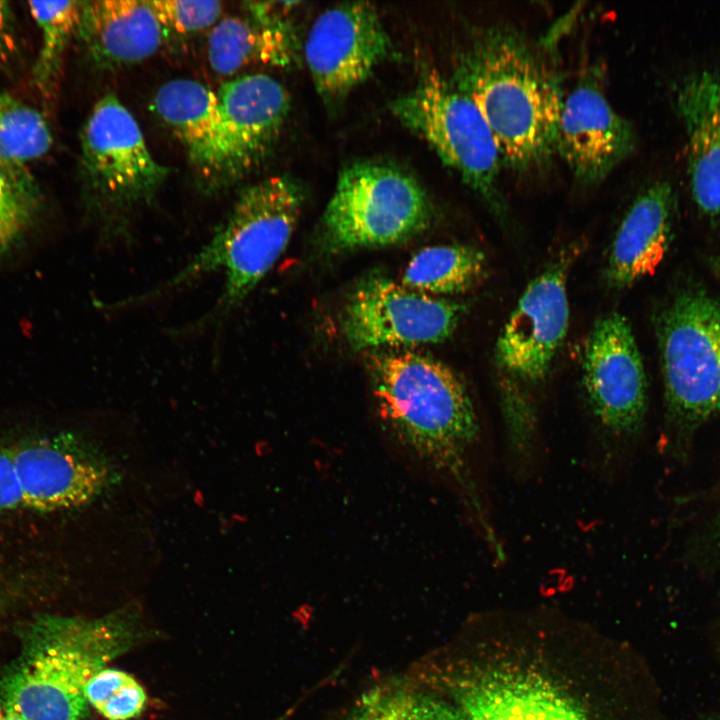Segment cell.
Masks as SVG:
<instances>
[{"label":"cell","mask_w":720,"mask_h":720,"mask_svg":"<svg viewBox=\"0 0 720 720\" xmlns=\"http://www.w3.org/2000/svg\"><path fill=\"white\" fill-rule=\"evenodd\" d=\"M367 362L384 430L456 486L488 550H499L503 542L487 494L485 440L463 381L440 360L412 349L371 351Z\"/></svg>","instance_id":"1"},{"label":"cell","mask_w":720,"mask_h":720,"mask_svg":"<svg viewBox=\"0 0 720 720\" xmlns=\"http://www.w3.org/2000/svg\"><path fill=\"white\" fill-rule=\"evenodd\" d=\"M453 81L486 120L503 166L525 172L551 159L564 96L555 72L519 31L478 30Z\"/></svg>","instance_id":"2"},{"label":"cell","mask_w":720,"mask_h":720,"mask_svg":"<svg viewBox=\"0 0 720 720\" xmlns=\"http://www.w3.org/2000/svg\"><path fill=\"white\" fill-rule=\"evenodd\" d=\"M0 680V703L24 720H84L85 687L135 640L127 616L46 617Z\"/></svg>","instance_id":"3"},{"label":"cell","mask_w":720,"mask_h":720,"mask_svg":"<svg viewBox=\"0 0 720 720\" xmlns=\"http://www.w3.org/2000/svg\"><path fill=\"white\" fill-rule=\"evenodd\" d=\"M303 191L286 175L244 188L211 239L175 275L139 296L151 300L213 272H224L222 293L198 328L225 320L285 251L299 220ZM137 299V300H138Z\"/></svg>","instance_id":"4"},{"label":"cell","mask_w":720,"mask_h":720,"mask_svg":"<svg viewBox=\"0 0 720 720\" xmlns=\"http://www.w3.org/2000/svg\"><path fill=\"white\" fill-rule=\"evenodd\" d=\"M87 206L104 240L126 235L130 215L154 198L169 174L148 148L132 113L113 93L93 106L81 131Z\"/></svg>","instance_id":"5"},{"label":"cell","mask_w":720,"mask_h":720,"mask_svg":"<svg viewBox=\"0 0 720 720\" xmlns=\"http://www.w3.org/2000/svg\"><path fill=\"white\" fill-rule=\"evenodd\" d=\"M582 384L592 420L589 445L597 468L614 474L647 413L643 361L628 320L618 312L593 325L584 348Z\"/></svg>","instance_id":"6"},{"label":"cell","mask_w":720,"mask_h":720,"mask_svg":"<svg viewBox=\"0 0 720 720\" xmlns=\"http://www.w3.org/2000/svg\"><path fill=\"white\" fill-rule=\"evenodd\" d=\"M399 122L425 141L499 218L506 205L499 188L501 155L474 101L434 70L391 103Z\"/></svg>","instance_id":"7"},{"label":"cell","mask_w":720,"mask_h":720,"mask_svg":"<svg viewBox=\"0 0 720 720\" xmlns=\"http://www.w3.org/2000/svg\"><path fill=\"white\" fill-rule=\"evenodd\" d=\"M432 217L418 181L391 165L361 161L344 168L321 220L332 253L387 247L424 231Z\"/></svg>","instance_id":"8"},{"label":"cell","mask_w":720,"mask_h":720,"mask_svg":"<svg viewBox=\"0 0 720 720\" xmlns=\"http://www.w3.org/2000/svg\"><path fill=\"white\" fill-rule=\"evenodd\" d=\"M656 328L670 418L695 426L720 415V302L682 291L660 311Z\"/></svg>","instance_id":"9"},{"label":"cell","mask_w":720,"mask_h":720,"mask_svg":"<svg viewBox=\"0 0 720 720\" xmlns=\"http://www.w3.org/2000/svg\"><path fill=\"white\" fill-rule=\"evenodd\" d=\"M114 481L103 453L72 435L0 446V513L74 509Z\"/></svg>","instance_id":"10"},{"label":"cell","mask_w":720,"mask_h":720,"mask_svg":"<svg viewBox=\"0 0 720 720\" xmlns=\"http://www.w3.org/2000/svg\"><path fill=\"white\" fill-rule=\"evenodd\" d=\"M464 312L461 303L374 276L361 281L347 298L340 328L354 351L411 349L448 339Z\"/></svg>","instance_id":"11"},{"label":"cell","mask_w":720,"mask_h":720,"mask_svg":"<svg viewBox=\"0 0 720 720\" xmlns=\"http://www.w3.org/2000/svg\"><path fill=\"white\" fill-rule=\"evenodd\" d=\"M391 49L376 8L369 2H347L318 15L306 37L304 57L318 94L336 101L366 81Z\"/></svg>","instance_id":"12"},{"label":"cell","mask_w":720,"mask_h":720,"mask_svg":"<svg viewBox=\"0 0 720 720\" xmlns=\"http://www.w3.org/2000/svg\"><path fill=\"white\" fill-rule=\"evenodd\" d=\"M573 256L562 254L527 285L496 341V362L517 385L543 380L565 339Z\"/></svg>","instance_id":"13"},{"label":"cell","mask_w":720,"mask_h":720,"mask_svg":"<svg viewBox=\"0 0 720 720\" xmlns=\"http://www.w3.org/2000/svg\"><path fill=\"white\" fill-rule=\"evenodd\" d=\"M635 144L631 123L615 112L594 84L583 82L564 97L556 152L578 183L599 184L632 153Z\"/></svg>","instance_id":"14"},{"label":"cell","mask_w":720,"mask_h":720,"mask_svg":"<svg viewBox=\"0 0 720 720\" xmlns=\"http://www.w3.org/2000/svg\"><path fill=\"white\" fill-rule=\"evenodd\" d=\"M216 94L234 179L258 166L271 151L288 115L290 96L277 79L262 73L230 79Z\"/></svg>","instance_id":"15"},{"label":"cell","mask_w":720,"mask_h":720,"mask_svg":"<svg viewBox=\"0 0 720 720\" xmlns=\"http://www.w3.org/2000/svg\"><path fill=\"white\" fill-rule=\"evenodd\" d=\"M464 720H588L565 692L527 673L493 671L451 685Z\"/></svg>","instance_id":"16"},{"label":"cell","mask_w":720,"mask_h":720,"mask_svg":"<svg viewBox=\"0 0 720 720\" xmlns=\"http://www.w3.org/2000/svg\"><path fill=\"white\" fill-rule=\"evenodd\" d=\"M153 107L182 143L190 162L204 180L217 183L233 179L216 92L194 79H173L156 91Z\"/></svg>","instance_id":"17"},{"label":"cell","mask_w":720,"mask_h":720,"mask_svg":"<svg viewBox=\"0 0 720 720\" xmlns=\"http://www.w3.org/2000/svg\"><path fill=\"white\" fill-rule=\"evenodd\" d=\"M674 192L666 181L646 187L633 200L612 240L605 280L623 290L653 275L672 239Z\"/></svg>","instance_id":"18"},{"label":"cell","mask_w":720,"mask_h":720,"mask_svg":"<svg viewBox=\"0 0 720 720\" xmlns=\"http://www.w3.org/2000/svg\"><path fill=\"white\" fill-rule=\"evenodd\" d=\"M92 61L103 69H119L154 55L167 38L150 1L81 2L76 31Z\"/></svg>","instance_id":"19"},{"label":"cell","mask_w":720,"mask_h":720,"mask_svg":"<svg viewBox=\"0 0 720 720\" xmlns=\"http://www.w3.org/2000/svg\"><path fill=\"white\" fill-rule=\"evenodd\" d=\"M687 139L690 190L698 209L720 217V72L688 75L676 95Z\"/></svg>","instance_id":"20"},{"label":"cell","mask_w":720,"mask_h":720,"mask_svg":"<svg viewBox=\"0 0 720 720\" xmlns=\"http://www.w3.org/2000/svg\"><path fill=\"white\" fill-rule=\"evenodd\" d=\"M286 18L226 17L210 30L207 56L211 68L229 76L252 62L287 64L292 39Z\"/></svg>","instance_id":"21"},{"label":"cell","mask_w":720,"mask_h":720,"mask_svg":"<svg viewBox=\"0 0 720 720\" xmlns=\"http://www.w3.org/2000/svg\"><path fill=\"white\" fill-rule=\"evenodd\" d=\"M486 257L482 250L466 244L428 246L408 262L401 283L418 292L440 297L471 289L482 278Z\"/></svg>","instance_id":"22"},{"label":"cell","mask_w":720,"mask_h":720,"mask_svg":"<svg viewBox=\"0 0 720 720\" xmlns=\"http://www.w3.org/2000/svg\"><path fill=\"white\" fill-rule=\"evenodd\" d=\"M347 720H464L459 708L407 684L375 687L361 696Z\"/></svg>","instance_id":"23"},{"label":"cell","mask_w":720,"mask_h":720,"mask_svg":"<svg viewBox=\"0 0 720 720\" xmlns=\"http://www.w3.org/2000/svg\"><path fill=\"white\" fill-rule=\"evenodd\" d=\"M28 7L41 33V47L32 69V80L41 94L52 96L67 44L77 31L81 2L30 1Z\"/></svg>","instance_id":"24"},{"label":"cell","mask_w":720,"mask_h":720,"mask_svg":"<svg viewBox=\"0 0 720 720\" xmlns=\"http://www.w3.org/2000/svg\"><path fill=\"white\" fill-rule=\"evenodd\" d=\"M52 143L44 116L0 87V161L28 170L27 165L45 156Z\"/></svg>","instance_id":"25"},{"label":"cell","mask_w":720,"mask_h":720,"mask_svg":"<svg viewBox=\"0 0 720 720\" xmlns=\"http://www.w3.org/2000/svg\"><path fill=\"white\" fill-rule=\"evenodd\" d=\"M39 209V193L29 171L0 161V259L24 240Z\"/></svg>","instance_id":"26"},{"label":"cell","mask_w":720,"mask_h":720,"mask_svg":"<svg viewBox=\"0 0 720 720\" xmlns=\"http://www.w3.org/2000/svg\"><path fill=\"white\" fill-rule=\"evenodd\" d=\"M89 706L109 720H129L145 707L143 687L130 674L113 668L97 672L85 687Z\"/></svg>","instance_id":"27"},{"label":"cell","mask_w":720,"mask_h":720,"mask_svg":"<svg viewBox=\"0 0 720 720\" xmlns=\"http://www.w3.org/2000/svg\"><path fill=\"white\" fill-rule=\"evenodd\" d=\"M156 15L167 32L192 35L220 20L222 4L208 0H151Z\"/></svg>","instance_id":"28"},{"label":"cell","mask_w":720,"mask_h":720,"mask_svg":"<svg viewBox=\"0 0 720 720\" xmlns=\"http://www.w3.org/2000/svg\"><path fill=\"white\" fill-rule=\"evenodd\" d=\"M12 46L11 13L8 3L0 1V56L6 55Z\"/></svg>","instance_id":"29"},{"label":"cell","mask_w":720,"mask_h":720,"mask_svg":"<svg viewBox=\"0 0 720 720\" xmlns=\"http://www.w3.org/2000/svg\"><path fill=\"white\" fill-rule=\"evenodd\" d=\"M0 720H24L16 712L0 703Z\"/></svg>","instance_id":"30"},{"label":"cell","mask_w":720,"mask_h":720,"mask_svg":"<svg viewBox=\"0 0 720 720\" xmlns=\"http://www.w3.org/2000/svg\"><path fill=\"white\" fill-rule=\"evenodd\" d=\"M711 265H712L713 271L720 278V254L711 259Z\"/></svg>","instance_id":"31"}]
</instances>
